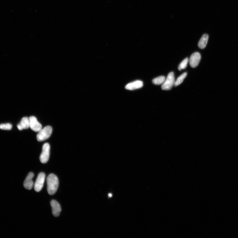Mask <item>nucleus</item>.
Segmentation results:
<instances>
[{"instance_id": "nucleus-1", "label": "nucleus", "mask_w": 238, "mask_h": 238, "mask_svg": "<svg viewBox=\"0 0 238 238\" xmlns=\"http://www.w3.org/2000/svg\"><path fill=\"white\" fill-rule=\"evenodd\" d=\"M47 190L49 194L53 195L55 194L59 185L57 176L53 174L49 175L47 178Z\"/></svg>"}, {"instance_id": "nucleus-2", "label": "nucleus", "mask_w": 238, "mask_h": 238, "mask_svg": "<svg viewBox=\"0 0 238 238\" xmlns=\"http://www.w3.org/2000/svg\"><path fill=\"white\" fill-rule=\"evenodd\" d=\"M52 128L51 127L47 126L40 130L36 136L37 140L42 142L49 138L52 134Z\"/></svg>"}, {"instance_id": "nucleus-3", "label": "nucleus", "mask_w": 238, "mask_h": 238, "mask_svg": "<svg viewBox=\"0 0 238 238\" xmlns=\"http://www.w3.org/2000/svg\"><path fill=\"white\" fill-rule=\"evenodd\" d=\"M175 81L174 73L173 72H171L168 74L167 78L162 84V89L165 90H171L174 85Z\"/></svg>"}, {"instance_id": "nucleus-4", "label": "nucleus", "mask_w": 238, "mask_h": 238, "mask_svg": "<svg viewBox=\"0 0 238 238\" xmlns=\"http://www.w3.org/2000/svg\"><path fill=\"white\" fill-rule=\"evenodd\" d=\"M50 146L48 143H45L42 147V152L40 156V161L42 164L47 163L49 159Z\"/></svg>"}, {"instance_id": "nucleus-5", "label": "nucleus", "mask_w": 238, "mask_h": 238, "mask_svg": "<svg viewBox=\"0 0 238 238\" xmlns=\"http://www.w3.org/2000/svg\"><path fill=\"white\" fill-rule=\"evenodd\" d=\"M45 178V175L43 172L39 174L34 184V189L36 192L41 191L43 187Z\"/></svg>"}, {"instance_id": "nucleus-6", "label": "nucleus", "mask_w": 238, "mask_h": 238, "mask_svg": "<svg viewBox=\"0 0 238 238\" xmlns=\"http://www.w3.org/2000/svg\"><path fill=\"white\" fill-rule=\"evenodd\" d=\"M29 124L31 129L35 132H39L42 129V126L37 121L36 117L34 116H31L29 117Z\"/></svg>"}, {"instance_id": "nucleus-7", "label": "nucleus", "mask_w": 238, "mask_h": 238, "mask_svg": "<svg viewBox=\"0 0 238 238\" xmlns=\"http://www.w3.org/2000/svg\"><path fill=\"white\" fill-rule=\"evenodd\" d=\"M201 56L199 52H195L192 54L190 58L189 63L190 65L192 68H195L199 65Z\"/></svg>"}, {"instance_id": "nucleus-8", "label": "nucleus", "mask_w": 238, "mask_h": 238, "mask_svg": "<svg viewBox=\"0 0 238 238\" xmlns=\"http://www.w3.org/2000/svg\"><path fill=\"white\" fill-rule=\"evenodd\" d=\"M50 204L52 208V213L53 215L55 217H57L60 215L61 211L60 204L59 203L54 200H52Z\"/></svg>"}, {"instance_id": "nucleus-9", "label": "nucleus", "mask_w": 238, "mask_h": 238, "mask_svg": "<svg viewBox=\"0 0 238 238\" xmlns=\"http://www.w3.org/2000/svg\"><path fill=\"white\" fill-rule=\"evenodd\" d=\"M34 174L33 172H31L28 174L24 183V186L25 189L30 190L33 188L34 182L32 179L34 177Z\"/></svg>"}, {"instance_id": "nucleus-10", "label": "nucleus", "mask_w": 238, "mask_h": 238, "mask_svg": "<svg viewBox=\"0 0 238 238\" xmlns=\"http://www.w3.org/2000/svg\"><path fill=\"white\" fill-rule=\"evenodd\" d=\"M143 86V82L140 81H136L130 83L125 86V89L130 90L140 89Z\"/></svg>"}, {"instance_id": "nucleus-11", "label": "nucleus", "mask_w": 238, "mask_h": 238, "mask_svg": "<svg viewBox=\"0 0 238 238\" xmlns=\"http://www.w3.org/2000/svg\"><path fill=\"white\" fill-rule=\"evenodd\" d=\"M30 127L29 118L26 117H24L21 120L20 124L17 125L19 130H22L23 129H27Z\"/></svg>"}, {"instance_id": "nucleus-12", "label": "nucleus", "mask_w": 238, "mask_h": 238, "mask_svg": "<svg viewBox=\"0 0 238 238\" xmlns=\"http://www.w3.org/2000/svg\"><path fill=\"white\" fill-rule=\"evenodd\" d=\"M209 36L207 34H205L202 36L199 42L198 46L200 49H203L206 46L207 44Z\"/></svg>"}, {"instance_id": "nucleus-13", "label": "nucleus", "mask_w": 238, "mask_h": 238, "mask_svg": "<svg viewBox=\"0 0 238 238\" xmlns=\"http://www.w3.org/2000/svg\"><path fill=\"white\" fill-rule=\"evenodd\" d=\"M165 80V76H161L154 79L152 80V82L154 84L159 85L164 83Z\"/></svg>"}, {"instance_id": "nucleus-14", "label": "nucleus", "mask_w": 238, "mask_h": 238, "mask_svg": "<svg viewBox=\"0 0 238 238\" xmlns=\"http://www.w3.org/2000/svg\"><path fill=\"white\" fill-rule=\"evenodd\" d=\"M187 75V73L186 72V73H184L181 74L180 76H179L175 81L174 86H177L181 84L183 82L184 79H185Z\"/></svg>"}, {"instance_id": "nucleus-15", "label": "nucleus", "mask_w": 238, "mask_h": 238, "mask_svg": "<svg viewBox=\"0 0 238 238\" xmlns=\"http://www.w3.org/2000/svg\"><path fill=\"white\" fill-rule=\"evenodd\" d=\"M189 61L188 58H187L182 61L178 66L179 70L181 71L182 69H185L188 65Z\"/></svg>"}, {"instance_id": "nucleus-16", "label": "nucleus", "mask_w": 238, "mask_h": 238, "mask_svg": "<svg viewBox=\"0 0 238 238\" xmlns=\"http://www.w3.org/2000/svg\"><path fill=\"white\" fill-rule=\"evenodd\" d=\"M12 127V125L9 123L0 124V129L2 130H10Z\"/></svg>"}, {"instance_id": "nucleus-17", "label": "nucleus", "mask_w": 238, "mask_h": 238, "mask_svg": "<svg viewBox=\"0 0 238 238\" xmlns=\"http://www.w3.org/2000/svg\"><path fill=\"white\" fill-rule=\"evenodd\" d=\"M109 197H111L112 196V195L111 194H109Z\"/></svg>"}]
</instances>
